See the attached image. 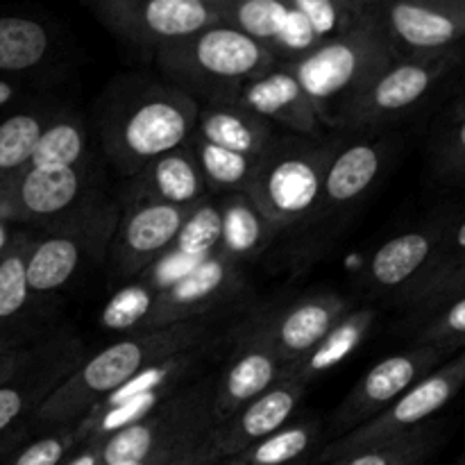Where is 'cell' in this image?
Listing matches in <instances>:
<instances>
[{
	"instance_id": "38",
	"label": "cell",
	"mask_w": 465,
	"mask_h": 465,
	"mask_svg": "<svg viewBox=\"0 0 465 465\" xmlns=\"http://www.w3.org/2000/svg\"><path fill=\"white\" fill-rule=\"evenodd\" d=\"M73 436L75 434H57V436H45V439L36 440L30 448L21 452L12 465H59L64 459L66 450L71 448Z\"/></svg>"
},
{
	"instance_id": "1",
	"label": "cell",
	"mask_w": 465,
	"mask_h": 465,
	"mask_svg": "<svg viewBox=\"0 0 465 465\" xmlns=\"http://www.w3.org/2000/svg\"><path fill=\"white\" fill-rule=\"evenodd\" d=\"M212 330L213 325L203 316L159 330L136 331L109 345L62 381L44 400L36 418L44 425H68L82 420L95 404L103 402L114 391L123 389L139 372L184 352H193L209 339Z\"/></svg>"
},
{
	"instance_id": "40",
	"label": "cell",
	"mask_w": 465,
	"mask_h": 465,
	"mask_svg": "<svg viewBox=\"0 0 465 465\" xmlns=\"http://www.w3.org/2000/svg\"><path fill=\"white\" fill-rule=\"evenodd\" d=\"M461 286H465V259L459 268L454 271L443 272V275H434L431 280L422 282L416 289V293H411L413 300H425V298H443V295L457 293Z\"/></svg>"
},
{
	"instance_id": "7",
	"label": "cell",
	"mask_w": 465,
	"mask_h": 465,
	"mask_svg": "<svg viewBox=\"0 0 465 465\" xmlns=\"http://www.w3.org/2000/svg\"><path fill=\"white\" fill-rule=\"evenodd\" d=\"M465 384V352L440 371L431 372V375L422 377L418 384H413L407 393L400 395L391 407L377 413L372 420L366 425L357 427L350 434L341 436V439L331 440L330 445L322 448L318 454V465H336L343 463L348 459L357 457V454L368 452L372 448L391 443L395 439L416 431V427L422 420L434 416L436 411L445 407L459 389Z\"/></svg>"
},
{
	"instance_id": "24",
	"label": "cell",
	"mask_w": 465,
	"mask_h": 465,
	"mask_svg": "<svg viewBox=\"0 0 465 465\" xmlns=\"http://www.w3.org/2000/svg\"><path fill=\"white\" fill-rule=\"evenodd\" d=\"M434 241L422 232H407L386 241L371 259V280L384 289L402 286L427 263Z\"/></svg>"
},
{
	"instance_id": "37",
	"label": "cell",
	"mask_w": 465,
	"mask_h": 465,
	"mask_svg": "<svg viewBox=\"0 0 465 465\" xmlns=\"http://www.w3.org/2000/svg\"><path fill=\"white\" fill-rule=\"evenodd\" d=\"M318 39L313 36L312 25L307 23V18L295 9L293 3H289V14H286V21L282 32L277 35V39L272 41L271 53L275 57H289L291 64L302 59L304 54L312 53L313 48H318Z\"/></svg>"
},
{
	"instance_id": "23",
	"label": "cell",
	"mask_w": 465,
	"mask_h": 465,
	"mask_svg": "<svg viewBox=\"0 0 465 465\" xmlns=\"http://www.w3.org/2000/svg\"><path fill=\"white\" fill-rule=\"evenodd\" d=\"M223 236L216 257L234 262L241 257H252L268 243V236L275 227L259 213L252 200L245 193L234 195L221 204Z\"/></svg>"
},
{
	"instance_id": "13",
	"label": "cell",
	"mask_w": 465,
	"mask_h": 465,
	"mask_svg": "<svg viewBox=\"0 0 465 465\" xmlns=\"http://www.w3.org/2000/svg\"><path fill=\"white\" fill-rule=\"evenodd\" d=\"M286 375V363L254 330L245 334L234 361L221 377L213 395V425L234 416Z\"/></svg>"
},
{
	"instance_id": "5",
	"label": "cell",
	"mask_w": 465,
	"mask_h": 465,
	"mask_svg": "<svg viewBox=\"0 0 465 465\" xmlns=\"http://www.w3.org/2000/svg\"><path fill=\"white\" fill-rule=\"evenodd\" d=\"M200 107L180 89L141 91L114 112L103 130L109 157L127 175H136L154 159L182 150L195 134Z\"/></svg>"
},
{
	"instance_id": "9",
	"label": "cell",
	"mask_w": 465,
	"mask_h": 465,
	"mask_svg": "<svg viewBox=\"0 0 465 465\" xmlns=\"http://www.w3.org/2000/svg\"><path fill=\"white\" fill-rule=\"evenodd\" d=\"M439 359L440 350L434 345H425V348L411 350V352L395 354L371 368L331 416V440L366 425L377 413L391 407L400 395L407 393L413 384L427 377V372L434 368Z\"/></svg>"
},
{
	"instance_id": "6",
	"label": "cell",
	"mask_w": 465,
	"mask_h": 465,
	"mask_svg": "<svg viewBox=\"0 0 465 465\" xmlns=\"http://www.w3.org/2000/svg\"><path fill=\"white\" fill-rule=\"evenodd\" d=\"M330 159V150L282 141L263 153L243 193L275 230L302 223L322 203Z\"/></svg>"
},
{
	"instance_id": "25",
	"label": "cell",
	"mask_w": 465,
	"mask_h": 465,
	"mask_svg": "<svg viewBox=\"0 0 465 465\" xmlns=\"http://www.w3.org/2000/svg\"><path fill=\"white\" fill-rule=\"evenodd\" d=\"M82 262V245L75 236L59 234L45 239L27 254V286L36 293H50L75 275Z\"/></svg>"
},
{
	"instance_id": "32",
	"label": "cell",
	"mask_w": 465,
	"mask_h": 465,
	"mask_svg": "<svg viewBox=\"0 0 465 465\" xmlns=\"http://www.w3.org/2000/svg\"><path fill=\"white\" fill-rule=\"evenodd\" d=\"M223 236L221 204L200 203L186 216L180 234L175 239V257L184 259L191 266L216 257Z\"/></svg>"
},
{
	"instance_id": "19",
	"label": "cell",
	"mask_w": 465,
	"mask_h": 465,
	"mask_svg": "<svg viewBox=\"0 0 465 465\" xmlns=\"http://www.w3.org/2000/svg\"><path fill=\"white\" fill-rule=\"evenodd\" d=\"M198 134L207 143L262 159L271 148V123L236 103H212L200 109Z\"/></svg>"
},
{
	"instance_id": "33",
	"label": "cell",
	"mask_w": 465,
	"mask_h": 465,
	"mask_svg": "<svg viewBox=\"0 0 465 465\" xmlns=\"http://www.w3.org/2000/svg\"><path fill=\"white\" fill-rule=\"evenodd\" d=\"M84 153V134L75 121H59L39 136L30 168H75Z\"/></svg>"
},
{
	"instance_id": "4",
	"label": "cell",
	"mask_w": 465,
	"mask_h": 465,
	"mask_svg": "<svg viewBox=\"0 0 465 465\" xmlns=\"http://www.w3.org/2000/svg\"><path fill=\"white\" fill-rule=\"evenodd\" d=\"M213 395L216 386L212 381L166 395L139 422L100 440V465L177 461L212 431Z\"/></svg>"
},
{
	"instance_id": "14",
	"label": "cell",
	"mask_w": 465,
	"mask_h": 465,
	"mask_svg": "<svg viewBox=\"0 0 465 465\" xmlns=\"http://www.w3.org/2000/svg\"><path fill=\"white\" fill-rule=\"evenodd\" d=\"M236 104L257 114L263 121L277 123L284 130L300 134H318L322 127L312 100L289 68H272L271 73L245 84Z\"/></svg>"
},
{
	"instance_id": "41",
	"label": "cell",
	"mask_w": 465,
	"mask_h": 465,
	"mask_svg": "<svg viewBox=\"0 0 465 465\" xmlns=\"http://www.w3.org/2000/svg\"><path fill=\"white\" fill-rule=\"evenodd\" d=\"M23 404H25V395L21 391L14 389V386H3L0 389V431L21 416Z\"/></svg>"
},
{
	"instance_id": "8",
	"label": "cell",
	"mask_w": 465,
	"mask_h": 465,
	"mask_svg": "<svg viewBox=\"0 0 465 465\" xmlns=\"http://www.w3.org/2000/svg\"><path fill=\"white\" fill-rule=\"evenodd\" d=\"M94 12L114 35L153 50L221 25V0H98Z\"/></svg>"
},
{
	"instance_id": "44",
	"label": "cell",
	"mask_w": 465,
	"mask_h": 465,
	"mask_svg": "<svg viewBox=\"0 0 465 465\" xmlns=\"http://www.w3.org/2000/svg\"><path fill=\"white\" fill-rule=\"evenodd\" d=\"M14 95V89L12 84H7V82H0V107H3L5 103H9V98Z\"/></svg>"
},
{
	"instance_id": "20",
	"label": "cell",
	"mask_w": 465,
	"mask_h": 465,
	"mask_svg": "<svg viewBox=\"0 0 465 465\" xmlns=\"http://www.w3.org/2000/svg\"><path fill=\"white\" fill-rule=\"evenodd\" d=\"M77 168H30L23 171L12 189V203L18 213L30 218L57 216L80 195Z\"/></svg>"
},
{
	"instance_id": "21",
	"label": "cell",
	"mask_w": 465,
	"mask_h": 465,
	"mask_svg": "<svg viewBox=\"0 0 465 465\" xmlns=\"http://www.w3.org/2000/svg\"><path fill=\"white\" fill-rule=\"evenodd\" d=\"M372 318H375V313L371 309L345 313L316 348L309 350L295 363L286 366V377L304 384V381L313 380V377L322 375V372L343 363L361 345L363 336L371 330Z\"/></svg>"
},
{
	"instance_id": "43",
	"label": "cell",
	"mask_w": 465,
	"mask_h": 465,
	"mask_svg": "<svg viewBox=\"0 0 465 465\" xmlns=\"http://www.w3.org/2000/svg\"><path fill=\"white\" fill-rule=\"evenodd\" d=\"M68 465H100V443H89V450L73 459Z\"/></svg>"
},
{
	"instance_id": "17",
	"label": "cell",
	"mask_w": 465,
	"mask_h": 465,
	"mask_svg": "<svg viewBox=\"0 0 465 465\" xmlns=\"http://www.w3.org/2000/svg\"><path fill=\"white\" fill-rule=\"evenodd\" d=\"M139 180L130 189V204H168V207L193 209L203 203L207 191L191 148L175 150L154 159L153 163L136 173Z\"/></svg>"
},
{
	"instance_id": "30",
	"label": "cell",
	"mask_w": 465,
	"mask_h": 465,
	"mask_svg": "<svg viewBox=\"0 0 465 465\" xmlns=\"http://www.w3.org/2000/svg\"><path fill=\"white\" fill-rule=\"evenodd\" d=\"M191 153H193L195 162H198L204 184L213 186V189L245 191V186L250 184L259 166V159L218 148V145L207 143V141H203L195 134L191 139Z\"/></svg>"
},
{
	"instance_id": "31",
	"label": "cell",
	"mask_w": 465,
	"mask_h": 465,
	"mask_svg": "<svg viewBox=\"0 0 465 465\" xmlns=\"http://www.w3.org/2000/svg\"><path fill=\"white\" fill-rule=\"evenodd\" d=\"M318 439V422H302L275 431L268 439L259 440L252 448L243 450L236 457L227 459L221 465H289L295 459L304 457Z\"/></svg>"
},
{
	"instance_id": "12",
	"label": "cell",
	"mask_w": 465,
	"mask_h": 465,
	"mask_svg": "<svg viewBox=\"0 0 465 465\" xmlns=\"http://www.w3.org/2000/svg\"><path fill=\"white\" fill-rule=\"evenodd\" d=\"M345 313H348V304L339 295H313V298L300 300L298 304L280 313L275 321L257 325L254 331L275 350V354L286 366H291L309 350L316 348Z\"/></svg>"
},
{
	"instance_id": "11",
	"label": "cell",
	"mask_w": 465,
	"mask_h": 465,
	"mask_svg": "<svg viewBox=\"0 0 465 465\" xmlns=\"http://www.w3.org/2000/svg\"><path fill=\"white\" fill-rule=\"evenodd\" d=\"M439 75L431 62H391L345 112L341 125L366 127L404 112L430 91Z\"/></svg>"
},
{
	"instance_id": "3",
	"label": "cell",
	"mask_w": 465,
	"mask_h": 465,
	"mask_svg": "<svg viewBox=\"0 0 465 465\" xmlns=\"http://www.w3.org/2000/svg\"><path fill=\"white\" fill-rule=\"evenodd\" d=\"M277 57L243 32L213 25L180 44L157 50V64L186 86L232 103L241 89L272 71Z\"/></svg>"
},
{
	"instance_id": "10",
	"label": "cell",
	"mask_w": 465,
	"mask_h": 465,
	"mask_svg": "<svg viewBox=\"0 0 465 465\" xmlns=\"http://www.w3.org/2000/svg\"><path fill=\"white\" fill-rule=\"evenodd\" d=\"M302 393L304 384L284 375L266 393L241 407L234 416L213 425L207 439L203 440L204 452L213 461L223 463L241 454L243 450L252 448L259 440L272 436L275 431L284 430L286 422L291 420L293 411L298 409Z\"/></svg>"
},
{
	"instance_id": "42",
	"label": "cell",
	"mask_w": 465,
	"mask_h": 465,
	"mask_svg": "<svg viewBox=\"0 0 465 465\" xmlns=\"http://www.w3.org/2000/svg\"><path fill=\"white\" fill-rule=\"evenodd\" d=\"M171 465H221V463L213 461V459L204 452L203 443H200L198 448L191 450V452H186V454H182V457L177 459V461H173Z\"/></svg>"
},
{
	"instance_id": "46",
	"label": "cell",
	"mask_w": 465,
	"mask_h": 465,
	"mask_svg": "<svg viewBox=\"0 0 465 465\" xmlns=\"http://www.w3.org/2000/svg\"><path fill=\"white\" fill-rule=\"evenodd\" d=\"M459 143H461V148L465 150V121H463V125L459 127Z\"/></svg>"
},
{
	"instance_id": "36",
	"label": "cell",
	"mask_w": 465,
	"mask_h": 465,
	"mask_svg": "<svg viewBox=\"0 0 465 465\" xmlns=\"http://www.w3.org/2000/svg\"><path fill=\"white\" fill-rule=\"evenodd\" d=\"M27 257L23 252H12L0 262V318L18 313L25 304L30 286H27Z\"/></svg>"
},
{
	"instance_id": "35",
	"label": "cell",
	"mask_w": 465,
	"mask_h": 465,
	"mask_svg": "<svg viewBox=\"0 0 465 465\" xmlns=\"http://www.w3.org/2000/svg\"><path fill=\"white\" fill-rule=\"evenodd\" d=\"M425 452L427 439L425 434L416 430L411 434L402 436V439H395L391 443L372 448L336 465H418L425 457Z\"/></svg>"
},
{
	"instance_id": "48",
	"label": "cell",
	"mask_w": 465,
	"mask_h": 465,
	"mask_svg": "<svg viewBox=\"0 0 465 465\" xmlns=\"http://www.w3.org/2000/svg\"><path fill=\"white\" fill-rule=\"evenodd\" d=\"M0 241H3V234H0Z\"/></svg>"
},
{
	"instance_id": "47",
	"label": "cell",
	"mask_w": 465,
	"mask_h": 465,
	"mask_svg": "<svg viewBox=\"0 0 465 465\" xmlns=\"http://www.w3.org/2000/svg\"><path fill=\"white\" fill-rule=\"evenodd\" d=\"M132 465H166V463H159V461H148V463H132Z\"/></svg>"
},
{
	"instance_id": "16",
	"label": "cell",
	"mask_w": 465,
	"mask_h": 465,
	"mask_svg": "<svg viewBox=\"0 0 465 465\" xmlns=\"http://www.w3.org/2000/svg\"><path fill=\"white\" fill-rule=\"evenodd\" d=\"M386 35L391 45H407L420 53L440 50L465 32L463 5L393 3L386 9Z\"/></svg>"
},
{
	"instance_id": "2",
	"label": "cell",
	"mask_w": 465,
	"mask_h": 465,
	"mask_svg": "<svg viewBox=\"0 0 465 465\" xmlns=\"http://www.w3.org/2000/svg\"><path fill=\"white\" fill-rule=\"evenodd\" d=\"M391 62L393 45L384 25L372 18L289 64V71L312 100L322 125H341L354 100Z\"/></svg>"
},
{
	"instance_id": "22",
	"label": "cell",
	"mask_w": 465,
	"mask_h": 465,
	"mask_svg": "<svg viewBox=\"0 0 465 465\" xmlns=\"http://www.w3.org/2000/svg\"><path fill=\"white\" fill-rule=\"evenodd\" d=\"M381 166L380 150L372 143H354L343 153L331 154L325 173L322 198L327 204H345L361 198L375 182Z\"/></svg>"
},
{
	"instance_id": "18",
	"label": "cell",
	"mask_w": 465,
	"mask_h": 465,
	"mask_svg": "<svg viewBox=\"0 0 465 465\" xmlns=\"http://www.w3.org/2000/svg\"><path fill=\"white\" fill-rule=\"evenodd\" d=\"M232 272H234L232 262L209 257L177 275L166 286H157L163 325L193 321V318H203L204 313L212 312L213 302L223 293L232 291V280H234Z\"/></svg>"
},
{
	"instance_id": "27",
	"label": "cell",
	"mask_w": 465,
	"mask_h": 465,
	"mask_svg": "<svg viewBox=\"0 0 465 465\" xmlns=\"http://www.w3.org/2000/svg\"><path fill=\"white\" fill-rule=\"evenodd\" d=\"M48 30L23 16H0V71H27L45 57Z\"/></svg>"
},
{
	"instance_id": "39",
	"label": "cell",
	"mask_w": 465,
	"mask_h": 465,
	"mask_svg": "<svg viewBox=\"0 0 465 465\" xmlns=\"http://www.w3.org/2000/svg\"><path fill=\"white\" fill-rule=\"evenodd\" d=\"M461 336H465V295L427 330L425 341H430L436 348V343H448V341L461 339Z\"/></svg>"
},
{
	"instance_id": "29",
	"label": "cell",
	"mask_w": 465,
	"mask_h": 465,
	"mask_svg": "<svg viewBox=\"0 0 465 465\" xmlns=\"http://www.w3.org/2000/svg\"><path fill=\"white\" fill-rule=\"evenodd\" d=\"M107 330H159L163 325L162 300H159V289H148V286H130L121 293L114 295L104 307L103 318H100Z\"/></svg>"
},
{
	"instance_id": "26",
	"label": "cell",
	"mask_w": 465,
	"mask_h": 465,
	"mask_svg": "<svg viewBox=\"0 0 465 465\" xmlns=\"http://www.w3.org/2000/svg\"><path fill=\"white\" fill-rule=\"evenodd\" d=\"M289 14V3L280 0H221V25L243 32L271 50Z\"/></svg>"
},
{
	"instance_id": "34",
	"label": "cell",
	"mask_w": 465,
	"mask_h": 465,
	"mask_svg": "<svg viewBox=\"0 0 465 465\" xmlns=\"http://www.w3.org/2000/svg\"><path fill=\"white\" fill-rule=\"evenodd\" d=\"M41 132V121L30 114H16L0 123V173L18 171L30 163Z\"/></svg>"
},
{
	"instance_id": "15",
	"label": "cell",
	"mask_w": 465,
	"mask_h": 465,
	"mask_svg": "<svg viewBox=\"0 0 465 465\" xmlns=\"http://www.w3.org/2000/svg\"><path fill=\"white\" fill-rule=\"evenodd\" d=\"M191 209L168 204H132L116 234V259L125 271H136L171 248Z\"/></svg>"
},
{
	"instance_id": "45",
	"label": "cell",
	"mask_w": 465,
	"mask_h": 465,
	"mask_svg": "<svg viewBox=\"0 0 465 465\" xmlns=\"http://www.w3.org/2000/svg\"><path fill=\"white\" fill-rule=\"evenodd\" d=\"M454 241H457V248L465 250V223H463L461 227H459V232H457V236H454Z\"/></svg>"
},
{
	"instance_id": "28",
	"label": "cell",
	"mask_w": 465,
	"mask_h": 465,
	"mask_svg": "<svg viewBox=\"0 0 465 465\" xmlns=\"http://www.w3.org/2000/svg\"><path fill=\"white\" fill-rule=\"evenodd\" d=\"M312 25L318 44H327L371 23V5L357 0H291Z\"/></svg>"
}]
</instances>
